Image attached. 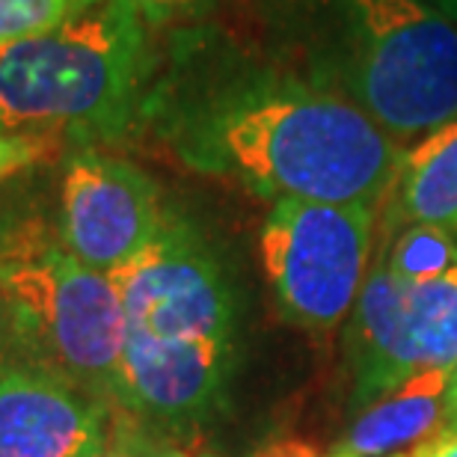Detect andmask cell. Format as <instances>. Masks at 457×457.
<instances>
[{"mask_svg":"<svg viewBox=\"0 0 457 457\" xmlns=\"http://www.w3.org/2000/svg\"><path fill=\"white\" fill-rule=\"evenodd\" d=\"M369 205L277 199L262 226L259 250L277 303L291 324L330 330L362 291L374 246Z\"/></svg>","mask_w":457,"mask_h":457,"instance_id":"6","label":"cell"},{"mask_svg":"<svg viewBox=\"0 0 457 457\" xmlns=\"http://www.w3.org/2000/svg\"><path fill=\"white\" fill-rule=\"evenodd\" d=\"M425 6H431L434 12H440L443 18H449L452 24H457V0H422Z\"/></svg>","mask_w":457,"mask_h":457,"instance_id":"22","label":"cell"},{"mask_svg":"<svg viewBox=\"0 0 457 457\" xmlns=\"http://www.w3.org/2000/svg\"><path fill=\"white\" fill-rule=\"evenodd\" d=\"M167 217L154 179L131 161L98 149H80L66 161L57 241L87 268H125L158 237Z\"/></svg>","mask_w":457,"mask_h":457,"instance_id":"7","label":"cell"},{"mask_svg":"<svg viewBox=\"0 0 457 457\" xmlns=\"http://www.w3.org/2000/svg\"><path fill=\"white\" fill-rule=\"evenodd\" d=\"M24 362L42 365L119 410L125 309L111 273L87 268L62 246L0 268Z\"/></svg>","mask_w":457,"mask_h":457,"instance_id":"5","label":"cell"},{"mask_svg":"<svg viewBox=\"0 0 457 457\" xmlns=\"http://www.w3.org/2000/svg\"><path fill=\"white\" fill-rule=\"evenodd\" d=\"M389 220L431 223L457 232V122L425 134L407 154H401L392 181Z\"/></svg>","mask_w":457,"mask_h":457,"instance_id":"12","label":"cell"},{"mask_svg":"<svg viewBox=\"0 0 457 457\" xmlns=\"http://www.w3.org/2000/svg\"><path fill=\"white\" fill-rule=\"evenodd\" d=\"M392 273L407 286H422L457 264V237L452 228L413 223L404 228L386 255Z\"/></svg>","mask_w":457,"mask_h":457,"instance_id":"13","label":"cell"},{"mask_svg":"<svg viewBox=\"0 0 457 457\" xmlns=\"http://www.w3.org/2000/svg\"><path fill=\"white\" fill-rule=\"evenodd\" d=\"M449 374L452 369H425L378 404L362 410L347 428L339 454L395 457L413 443H428L443 425Z\"/></svg>","mask_w":457,"mask_h":457,"instance_id":"10","label":"cell"},{"mask_svg":"<svg viewBox=\"0 0 457 457\" xmlns=\"http://www.w3.org/2000/svg\"><path fill=\"white\" fill-rule=\"evenodd\" d=\"M69 0H0V48L51 33L71 21Z\"/></svg>","mask_w":457,"mask_h":457,"instance_id":"15","label":"cell"},{"mask_svg":"<svg viewBox=\"0 0 457 457\" xmlns=\"http://www.w3.org/2000/svg\"><path fill=\"white\" fill-rule=\"evenodd\" d=\"M208 4L212 0H134V6L140 9L145 21H170V18L179 15H194Z\"/></svg>","mask_w":457,"mask_h":457,"instance_id":"18","label":"cell"},{"mask_svg":"<svg viewBox=\"0 0 457 457\" xmlns=\"http://www.w3.org/2000/svg\"><path fill=\"white\" fill-rule=\"evenodd\" d=\"M410 286L392 273L386 246L378 250L365 286L353 303V318L347 327V362L353 371L351 410L356 416L374 404V383L386 365L392 347L398 342L404 321Z\"/></svg>","mask_w":457,"mask_h":457,"instance_id":"11","label":"cell"},{"mask_svg":"<svg viewBox=\"0 0 457 457\" xmlns=\"http://www.w3.org/2000/svg\"><path fill=\"white\" fill-rule=\"evenodd\" d=\"M457 360V264L422 286H410L398 342L374 383V404L425 369H452Z\"/></svg>","mask_w":457,"mask_h":457,"instance_id":"9","label":"cell"},{"mask_svg":"<svg viewBox=\"0 0 457 457\" xmlns=\"http://www.w3.org/2000/svg\"><path fill=\"white\" fill-rule=\"evenodd\" d=\"M57 244L60 241L39 212L27 208L24 203L0 199V268L30 262Z\"/></svg>","mask_w":457,"mask_h":457,"instance_id":"14","label":"cell"},{"mask_svg":"<svg viewBox=\"0 0 457 457\" xmlns=\"http://www.w3.org/2000/svg\"><path fill=\"white\" fill-rule=\"evenodd\" d=\"M98 457H187V449L176 440V434L116 410L111 440Z\"/></svg>","mask_w":457,"mask_h":457,"instance_id":"16","label":"cell"},{"mask_svg":"<svg viewBox=\"0 0 457 457\" xmlns=\"http://www.w3.org/2000/svg\"><path fill=\"white\" fill-rule=\"evenodd\" d=\"M125 309L119 410L167 434L223 407L235 369V300L214 253L185 220L111 273Z\"/></svg>","mask_w":457,"mask_h":457,"instance_id":"1","label":"cell"},{"mask_svg":"<svg viewBox=\"0 0 457 457\" xmlns=\"http://www.w3.org/2000/svg\"><path fill=\"white\" fill-rule=\"evenodd\" d=\"M71 9H75V15H84L89 12V9H96V6H102L104 0H69Z\"/></svg>","mask_w":457,"mask_h":457,"instance_id":"23","label":"cell"},{"mask_svg":"<svg viewBox=\"0 0 457 457\" xmlns=\"http://www.w3.org/2000/svg\"><path fill=\"white\" fill-rule=\"evenodd\" d=\"M143 21L134 0H104L57 30L0 48V128L119 137L145 75Z\"/></svg>","mask_w":457,"mask_h":457,"instance_id":"3","label":"cell"},{"mask_svg":"<svg viewBox=\"0 0 457 457\" xmlns=\"http://www.w3.org/2000/svg\"><path fill=\"white\" fill-rule=\"evenodd\" d=\"M457 434V360L449 374V389H445V407H443V425L436 436H452Z\"/></svg>","mask_w":457,"mask_h":457,"instance_id":"20","label":"cell"},{"mask_svg":"<svg viewBox=\"0 0 457 457\" xmlns=\"http://www.w3.org/2000/svg\"><path fill=\"white\" fill-rule=\"evenodd\" d=\"M116 407L42 365H0V457H98Z\"/></svg>","mask_w":457,"mask_h":457,"instance_id":"8","label":"cell"},{"mask_svg":"<svg viewBox=\"0 0 457 457\" xmlns=\"http://www.w3.org/2000/svg\"><path fill=\"white\" fill-rule=\"evenodd\" d=\"M199 457H217V454H199Z\"/></svg>","mask_w":457,"mask_h":457,"instance_id":"25","label":"cell"},{"mask_svg":"<svg viewBox=\"0 0 457 457\" xmlns=\"http://www.w3.org/2000/svg\"><path fill=\"white\" fill-rule=\"evenodd\" d=\"M9 362H24V360L15 342L12 315H9V306L4 303V297H0V365H9Z\"/></svg>","mask_w":457,"mask_h":457,"instance_id":"19","label":"cell"},{"mask_svg":"<svg viewBox=\"0 0 457 457\" xmlns=\"http://www.w3.org/2000/svg\"><path fill=\"white\" fill-rule=\"evenodd\" d=\"M66 145L60 131H9L0 128V185L54 161Z\"/></svg>","mask_w":457,"mask_h":457,"instance_id":"17","label":"cell"},{"mask_svg":"<svg viewBox=\"0 0 457 457\" xmlns=\"http://www.w3.org/2000/svg\"><path fill=\"white\" fill-rule=\"evenodd\" d=\"M333 457H353V454H333ZM395 457H407V454H395Z\"/></svg>","mask_w":457,"mask_h":457,"instance_id":"24","label":"cell"},{"mask_svg":"<svg viewBox=\"0 0 457 457\" xmlns=\"http://www.w3.org/2000/svg\"><path fill=\"white\" fill-rule=\"evenodd\" d=\"M413 457H457V434L452 436H431L428 443H422Z\"/></svg>","mask_w":457,"mask_h":457,"instance_id":"21","label":"cell"},{"mask_svg":"<svg viewBox=\"0 0 457 457\" xmlns=\"http://www.w3.org/2000/svg\"><path fill=\"white\" fill-rule=\"evenodd\" d=\"M196 158L270 199L378 208L398 176L401 149L351 98L282 84L217 107Z\"/></svg>","mask_w":457,"mask_h":457,"instance_id":"2","label":"cell"},{"mask_svg":"<svg viewBox=\"0 0 457 457\" xmlns=\"http://www.w3.org/2000/svg\"><path fill=\"white\" fill-rule=\"evenodd\" d=\"M342 78L392 140L457 122V24L422 0H342Z\"/></svg>","mask_w":457,"mask_h":457,"instance_id":"4","label":"cell"}]
</instances>
